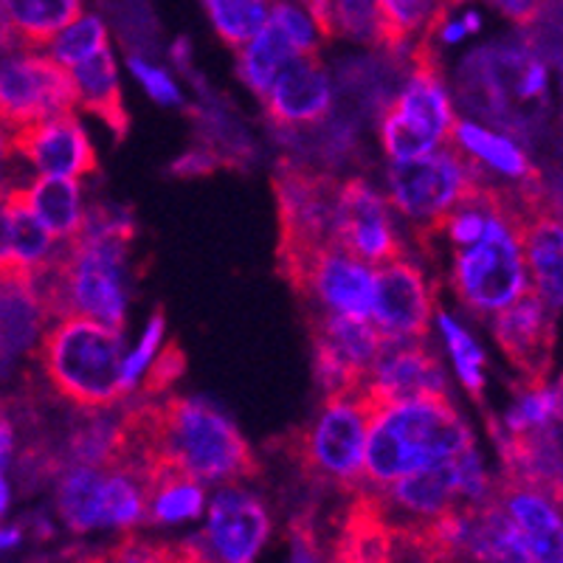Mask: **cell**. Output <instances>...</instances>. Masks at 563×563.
I'll return each mask as SVG.
<instances>
[{
  "label": "cell",
  "mask_w": 563,
  "mask_h": 563,
  "mask_svg": "<svg viewBox=\"0 0 563 563\" xmlns=\"http://www.w3.org/2000/svg\"><path fill=\"white\" fill-rule=\"evenodd\" d=\"M471 449H476L474 431L449 395L397 400L372 417L358 490L380 493L420 467L454 460Z\"/></svg>",
  "instance_id": "cell-1"
},
{
  "label": "cell",
  "mask_w": 563,
  "mask_h": 563,
  "mask_svg": "<svg viewBox=\"0 0 563 563\" xmlns=\"http://www.w3.org/2000/svg\"><path fill=\"white\" fill-rule=\"evenodd\" d=\"M48 324L40 335L37 364L65 404L104 411L128 397L122 330L85 316H65Z\"/></svg>",
  "instance_id": "cell-2"
},
{
  "label": "cell",
  "mask_w": 563,
  "mask_h": 563,
  "mask_svg": "<svg viewBox=\"0 0 563 563\" xmlns=\"http://www.w3.org/2000/svg\"><path fill=\"white\" fill-rule=\"evenodd\" d=\"M521 186L493 184V209L482 238L454 249L451 285L456 299L479 319H490L530 290L519 231Z\"/></svg>",
  "instance_id": "cell-3"
},
{
  "label": "cell",
  "mask_w": 563,
  "mask_h": 563,
  "mask_svg": "<svg viewBox=\"0 0 563 563\" xmlns=\"http://www.w3.org/2000/svg\"><path fill=\"white\" fill-rule=\"evenodd\" d=\"M375 411L364 389L324 397L319 415L285 437V451L316 485L355 493L364 474L366 431Z\"/></svg>",
  "instance_id": "cell-4"
},
{
  "label": "cell",
  "mask_w": 563,
  "mask_h": 563,
  "mask_svg": "<svg viewBox=\"0 0 563 563\" xmlns=\"http://www.w3.org/2000/svg\"><path fill=\"white\" fill-rule=\"evenodd\" d=\"M409 79L380 115V141L391 161H411L451 144L456 115L442 82L434 40L409 54Z\"/></svg>",
  "instance_id": "cell-5"
},
{
  "label": "cell",
  "mask_w": 563,
  "mask_h": 563,
  "mask_svg": "<svg viewBox=\"0 0 563 563\" xmlns=\"http://www.w3.org/2000/svg\"><path fill=\"white\" fill-rule=\"evenodd\" d=\"M482 167L454 144L389 167V203L411 225L417 243L429 249L440 238L442 220L474 189Z\"/></svg>",
  "instance_id": "cell-6"
},
{
  "label": "cell",
  "mask_w": 563,
  "mask_h": 563,
  "mask_svg": "<svg viewBox=\"0 0 563 563\" xmlns=\"http://www.w3.org/2000/svg\"><path fill=\"white\" fill-rule=\"evenodd\" d=\"M339 178L321 169L282 161L274 173L279 203V271L299 263L301 256L335 243V198Z\"/></svg>",
  "instance_id": "cell-7"
},
{
  "label": "cell",
  "mask_w": 563,
  "mask_h": 563,
  "mask_svg": "<svg viewBox=\"0 0 563 563\" xmlns=\"http://www.w3.org/2000/svg\"><path fill=\"white\" fill-rule=\"evenodd\" d=\"M308 324L310 344H313V372L324 397L358 391L389 346L372 319L321 310L310 313Z\"/></svg>",
  "instance_id": "cell-8"
},
{
  "label": "cell",
  "mask_w": 563,
  "mask_h": 563,
  "mask_svg": "<svg viewBox=\"0 0 563 563\" xmlns=\"http://www.w3.org/2000/svg\"><path fill=\"white\" fill-rule=\"evenodd\" d=\"M290 288L308 305H321L327 313L369 319L375 299V268L361 263L341 245L327 243L279 271Z\"/></svg>",
  "instance_id": "cell-9"
},
{
  "label": "cell",
  "mask_w": 563,
  "mask_h": 563,
  "mask_svg": "<svg viewBox=\"0 0 563 563\" xmlns=\"http://www.w3.org/2000/svg\"><path fill=\"white\" fill-rule=\"evenodd\" d=\"M74 110L77 93L70 70L48 54L9 52L0 57V122L9 130Z\"/></svg>",
  "instance_id": "cell-10"
},
{
  "label": "cell",
  "mask_w": 563,
  "mask_h": 563,
  "mask_svg": "<svg viewBox=\"0 0 563 563\" xmlns=\"http://www.w3.org/2000/svg\"><path fill=\"white\" fill-rule=\"evenodd\" d=\"M271 532V516L256 493L238 482L220 485L206 505V530L192 538L206 563H254Z\"/></svg>",
  "instance_id": "cell-11"
},
{
  "label": "cell",
  "mask_w": 563,
  "mask_h": 563,
  "mask_svg": "<svg viewBox=\"0 0 563 563\" xmlns=\"http://www.w3.org/2000/svg\"><path fill=\"white\" fill-rule=\"evenodd\" d=\"M369 319L386 344L422 341L429 335L434 319V288L409 256H397L375 268V299Z\"/></svg>",
  "instance_id": "cell-12"
},
{
  "label": "cell",
  "mask_w": 563,
  "mask_h": 563,
  "mask_svg": "<svg viewBox=\"0 0 563 563\" xmlns=\"http://www.w3.org/2000/svg\"><path fill=\"white\" fill-rule=\"evenodd\" d=\"M335 245L378 268L397 256H406L404 240L395 229L391 203L366 180L350 178L339 184L335 198Z\"/></svg>",
  "instance_id": "cell-13"
},
{
  "label": "cell",
  "mask_w": 563,
  "mask_h": 563,
  "mask_svg": "<svg viewBox=\"0 0 563 563\" xmlns=\"http://www.w3.org/2000/svg\"><path fill=\"white\" fill-rule=\"evenodd\" d=\"M519 231L530 290L558 313L563 310V214L544 198L536 180L521 192Z\"/></svg>",
  "instance_id": "cell-14"
},
{
  "label": "cell",
  "mask_w": 563,
  "mask_h": 563,
  "mask_svg": "<svg viewBox=\"0 0 563 563\" xmlns=\"http://www.w3.org/2000/svg\"><path fill=\"white\" fill-rule=\"evenodd\" d=\"M14 155L37 175L54 178H85L99 169L97 150L74 113L45 115L37 122L12 130Z\"/></svg>",
  "instance_id": "cell-15"
},
{
  "label": "cell",
  "mask_w": 563,
  "mask_h": 563,
  "mask_svg": "<svg viewBox=\"0 0 563 563\" xmlns=\"http://www.w3.org/2000/svg\"><path fill=\"white\" fill-rule=\"evenodd\" d=\"M493 339L527 380H544L555 352V313L532 290L490 316Z\"/></svg>",
  "instance_id": "cell-16"
},
{
  "label": "cell",
  "mask_w": 563,
  "mask_h": 563,
  "mask_svg": "<svg viewBox=\"0 0 563 563\" xmlns=\"http://www.w3.org/2000/svg\"><path fill=\"white\" fill-rule=\"evenodd\" d=\"M265 113L279 128L319 124L333 108V85L319 54H296L265 90Z\"/></svg>",
  "instance_id": "cell-17"
},
{
  "label": "cell",
  "mask_w": 563,
  "mask_h": 563,
  "mask_svg": "<svg viewBox=\"0 0 563 563\" xmlns=\"http://www.w3.org/2000/svg\"><path fill=\"white\" fill-rule=\"evenodd\" d=\"M361 389L366 391L375 409H384L397 400H411V397L449 395L440 358L417 341L386 346L369 380Z\"/></svg>",
  "instance_id": "cell-18"
},
{
  "label": "cell",
  "mask_w": 563,
  "mask_h": 563,
  "mask_svg": "<svg viewBox=\"0 0 563 563\" xmlns=\"http://www.w3.org/2000/svg\"><path fill=\"white\" fill-rule=\"evenodd\" d=\"M364 493V490H361ZM391 521H426L462 505L460 465L454 460L426 465L397 479L386 490L372 493Z\"/></svg>",
  "instance_id": "cell-19"
},
{
  "label": "cell",
  "mask_w": 563,
  "mask_h": 563,
  "mask_svg": "<svg viewBox=\"0 0 563 563\" xmlns=\"http://www.w3.org/2000/svg\"><path fill=\"white\" fill-rule=\"evenodd\" d=\"M496 501L525 538L532 563H563V510L550 493L519 482H499Z\"/></svg>",
  "instance_id": "cell-20"
},
{
  "label": "cell",
  "mask_w": 563,
  "mask_h": 563,
  "mask_svg": "<svg viewBox=\"0 0 563 563\" xmlns=\"http://www.w3.org/2000/svg\"><path fill=\"white\" fill-rule=\"evenodd\" d=\"M395 525L372 493H352L330 563H397Z\"/></svg>",
  "instance_id": "cell-21"
},
{
  "label": "cell",
  "mask_w": 563,
  "mask_h": 563,
  "mask_svg": "<svg viewBox=\"0 0 563 563\" xmlns=\"http://www.w3.org/2000/svg\"><path fill=\"white\" fill-rule=\"evenodd\" d=\"M43 324H48V319L32 274H20V271L0 274V369L32 350Z\"/></svg>",
  "instance_id": "cell-22"
},
{
  "label": "cell",
  "mask_w": 563,
  "mask_h": 563,
  "mask_svg": "<svg viewBox=\"0 0 563 563\" xmlns=\"http://www.w3.org/2000/svg\"><path fill=\"white\" fill-rule=\"evenodd\" d=\"M70 70V82L77 93V108L88 110L90 115L102 119L115 139L128 135L130 115L122 102V85H119V70L110 48H102L99 54L88 57L85 63L74 65Z\"/></svg>",
  "instance_id": "cell-23"
},
{
  "label": "cell",
  "mask_w": 563,
  "mask_h": 563,
  "mask_svg": "<svg viewBox=\"0 0 563 563\" xmlns=\"http://www.w3.org/2000/svg\"><path fill=\"white\" fill-rule=\"evenodd\" d=\"M82 14V0H0V20L12 52H40Z\"/></svg>",
  "instance_id": "cell-24"
},
{
  "label": "cell",
  "mask_w": 563,
  "mask_h": 563,
  "mask_svg": "<svg viewBox=\"0 0 563 563\" xmlns=\"http://www.w3.org/2000/svg\"><path fill=\"white\" fill-rule=\"evenodd\" d=\"M451 144L474 161L476 167L499 175L505 184H532L536 180L530 155L510 135L482 128L476 122H456Z\"/></svg>",
  "instance_id": "cell-25"
},
{
  "label": "cell",
  "mask_w": 563,
  "mask_h": 563,
  "mask_svg": "<svg viewBox=\"0 0 563 563\" xmlns=\"http://www.w3.org/2000/svg\"><path fill=\"white\" fill-rule=\"evenodd\" d=\"M451 0H378V45L391 57H409L422 40H434Z\"/></svg>",
  "instance_id": "cell-26"
},
{
  "label": "cell",
  "mask_w": 563,
  "mask_h": 563,
  "mask_svg": "<svg viewBox=\"0 0 563 563\" xmlns=\"http://www.w3.org/2000/svg\"><path fill=\"white\" fill-rule=\"evenodd\" d=\"M20 195L26 200L29 211L45 225L57 243H68L82 231L85 209L82 189L77 178H54L37 175L29 184H20Z\"/></svg>",
  "instance_id": "cell-27"
},
{
  "label": "cell",
  "mask_w": 563,
  "mask_h": 563,
  "mask_svg": "<svg viewBox=\"0 0 563 563\" xmlns=\"http://www.w3.org/2000/svg\"><path fill=\"white\" fill-rule=\"evenodd\" d=\"M104 467L70 462L59 471L57 510L65 527L74 532H93L102 527Z\"/></svg>",
  "instance_id": "cell-28"
},
{
  "label": "cell",
  "mask_w": 563,
  "mask_h": 563,
  "mask_svg": "<svg viewBox=\"0 0 563 563\" xmlns=\"http://www.w3.org/2000/svg\"><path fill=\"white\" fill-rule=\"evenodd\" d=\"M206 487L203 482L178 471H164L150 482L147 490V521L161 527H175L195 521L206 510Z\"/></svg>",
  "instance_id": "cell-29"
},
{
  "label": "cell",
  "mask_w": 563,
  "mask_h": 563,
  "mask_svg": "<svg viewBox=\"0 0 563 563\" xmlns=\"http://www.w3.org/2000/svg\"><path fill=\"white\" fill-rule=\"evenodd\" d=\"M238 74L251 90H254L256 97L263 99L268 85L274 82V77L279 74V68L288 63L290 57L299 54L290 37L276 26L274 20H265V26L243 45L238 48Z\"/></svg>",
  "instance_id": "cell-30"
},
{
  "label": "cell",
  "mask_w": 563,
  "mask_h": 563,
  "mask_svg": "<svg viewBox=\"0 0 563 563\" xmlns=\"http://www.w3.org/2000/svg\"><path fill=\"white\" fill-rule=\"evenodd\" d=\"M563 395L550 380H527L516 395V404L505 415V434H538L550 431L552 422L561 420Z\"/></svg>",
  "instance_id": "cell-31"
},
{
  "label": "cell",
  "mask_w": 563,
  "mask_h": 563,
  "mask_svg": "<svg viewBox=\"0 0 563 563\" xmlns=\"http://www.w3.org/2000/svg\"><path fill=\"white\" fill-rule=\"evenodd\" d=\"M203 7L220 40L231 48H243L265 26L271 0H203Z\"/></svg>",
  "instance_id": "cell-32"
},
{
  "label": "cell",
  "mask_w": 563,
  "mask_h": 563,
  "mask_svg": "<svg viewBox=\"0 0 563 563\" xmlns=\"http://www.w3.org/2000/svg\"><path fill=\"white\" fill-rule=\"evenodd\" d=\"M102 48H108V29H104L102 20L97 14H79L77 20H70L68 26L59 29L48 40L45 54L63 68H74V65L85 63Z\"/></svg>",
  "instance_id": "cell-33"
},
{
  "label": "cell",
  "mask_w": 563,
  "mask_h": 563,
  "mask_svg": "<svg viewBox=\"0 0 563 563\" xmlns=\"http://www.w3.org/2000/svg\"><path fill=\"white\" fill-rule=\"evenodd\" d=\"M437 321H440V333L445 339V346H449V355L454 361V369L460 375L462 386L471 391V397H479L482 389H485V352L476 344L474 335L467 333L462 324H456L445 310L437 313Z\"/></svg>",
  "instance_id": "cell-34"
},
{
  "label": "cell",
  "mask_w": 563,
  "mask_h": 563,
  "mask_svg": "<svg viewBox=\"0 0 563 563\" xmlns=\"http://www.w3.org/2000/svg\"><path fill=\"white\" fill-rule=\"evenodd\" d=\"M79 563H206L195 541L184 544H161L144 538H124L122 544L110 547L99 555H88Z\"/></svg>",
  "instance_id": "cell-35"
},
{
  "label": "cell",
  "mask_w": 563,
  "mask_h": 563,
  "mask_svg": "<svg viewBox=\"0 0 563 563\" xmlns=\"http://www.w3.org/2000/svg\"><path fill=\"white\" fill-rule=\"evenodd\" d=\"M268 18L288 34L299 54H319L324 34H321L319 23L308 12V7H301L299 0H274Z\"/></svg>",
  "instance_id": "cell-36"
},
{
  "label": "cell",
  "mask_w": 563,
  "mask_h": 563,
  "mask_svg": "<svg viewBox=\"0 0 563 563\" xmlns=\"http://www.w3.org/2000/svg\"><path fill=\"white\" fill-rule=\"evenodd\" d=\"M333 34L378 45V0H330Z\"/></svg>",
  "instance_id": "cell-37"
},
{
  "label": "cell",
  "mask_w": 563,
  "mask_h": 563,
  "mask_svg": "<svg viewBox=\"0 0 563 563\" xmlns=\"http://www.w3.org/2000/svg\"><path fill=\"white\" fill-rule=\"evenodd\" d=\"M161 339H164V313L158 310V313L150 319V324H147V330H144V335H141L139 346H135L130 355H124V391H128V395L135 389V386H139V380L144 378V372H147V366L153 364Z\"/></svg>",
  "instance_id": "cell-38"
},
{
  "label": "cell",
  "mask_w": 563,
  "mask_h": 563,
  "mask_svg": "<svg viewBox=\"0 0 563 563\" xmlns=\"http://www.w3.org/2000/svg\"><path fill=\"white\" fill-rule=\"evenodd\" d=\"M186 369V355L178 344H169L155 355L153 364L147 366V378L141 384L139 397H161L167 395L173 380L180 378V372Z\"/></svg>",
  "instance_id": "cell-39"
},
{
  "label": "cell",
  "mask_w": 563,
  "mask_h": 563,
  "mask_svg": "<svg viewBox=\"0 0 563 563\" xmlns=\"http://www.w3.org/2000/svg\"><path fill=\"white\" fill-rule=\"evenodd\" d=\"M130 70H133V77L144 85V90H147L155 102L180 104V90L178 85L169 79V74H164V70L155 68V65H150L147 59L141 57H130Z\"/></svg>",
  "instance_id": "cell-40"
},
{
  "label": "cell",
  "mask_w": 563,
  "mask_h": 563,
  "mask_svg": "<svg viewBox=\"0 0 563 563\" xmlns=\"http://www.w3.org/2000/svg\"><path fill=\"white\" fill-rule=\"evenodd\" d=\"M290 563H319V541L310 519H296L290 532Z\"/></svg>",
  "instance_id": "cell-41"
},
{
  "label": "cell",
  "mask_w": 563,
  "mask_h": 563,
  "mask_svg": "<svg viewBox=\"0 0 563 563\" xmlns=\"http://www.w3.org/2000/svg\"><path fill=\"white\" fill-rule=\"evenodd\" d=\"M14 445H18V422H14L12 404L0 397V467L12 465Z\"/></svg>",
  "instance_id": "cell-42"
},
{
  "label": "cell",
  "mask_w": 563,
  "mask_h": 563,
  "mask_svg": "<svg viewBox=\"0 0 563 563\" xmlns=\"http://www.w3.org/2000/svg\"><path fill=\"white\" fill-rule=\"evenodd\" d=\"M544 0H490V7L499 14H505L507 20H512L516 26H530L536 20L538 9H541Z\"/></svg>",
  "instance_id": "cell-43"
},
{
  "label": "cell",
  "mask_w": 563,
  "mask_h": 563,
  "mask_svg": "<svg viewBox=\"0 0 563 563\" xmlns=\"http://www.w3.org/2000/svg\"><path fill=\"white\" fill-rule=\"evenodd\" d=\"M14 271V251H12V209L0 198V274Z\"/></svg>",
  "instance_id": "cell-44"
},
{
  "label": "cell",
  "mask_w": 563,
  "mask_h": 563,
  "mask_svg": "<svg viewBox=\"0 0 563 563\" xmlns=\"http://www.w3.org/2000/svg\"><path fill=\"white\" fill-rule=\"evenodd\" d=\"M14 158V144H12V130L7 128V124L0 122V180H3V173H7V167L12 164Z\"/></svg>",
  "instance_id": "cell-45"
},
{
  "label": "cell",
  "mask_w": 563,
  "mask_h": 563,
  "mask_svg": "<svg viewBox=\"0 0 563 563\" xmlns=\"http://www.w3.org/2000/svg\"><path fill=\"white\" fill-rule=\"evenodd\" d=\"M23 541V530L20 527H3L0 525V552H9Z\"/></svg>",
  "instance_id": "cell-46"
},
{
  "label": "cell",
  "mask_w": 563,
  "mask_h": 563,
  "mask_svg": "<svg viewBox=\"0 0 563 563\" xmlns=\"http://www.w3.org/2000/svg\"><path fill=\"white\" fill-rule=\"evenodd\" d=\"M9 505H12V485L7 479V467H0V519L7 516Z\"/></svg>",
  "instance_id": "cell-47"
},
{
  "label": "cell",
  "mask_w": 563,
  "mask_h": 563,
  "mask_svg": "<svg viewBox=\"0 0 563 563\" xmlns=\"http://www.w3.org/2000/svg\"><path fill=\"white\" fill-rule=\"evenodd\" d=\"M411 563H451V561H411Z\"/></svg>",
  "instance_id": "cell-48"
},
{
  "label": "cell",
  "mask_w": 563,
  "mask_h": 563,
  "mask_svg": "<svg viewBox=\"0 0 563 563\" xmlns=\"http://www.w3.org/2000/svg\"><path fill=\"white\" fill-rule=\"evenodd\" d=\"M456 3H462V0H451V7H456Z\"/></svg>",
  "instance_id": "cell-49"
}]
</instances>
